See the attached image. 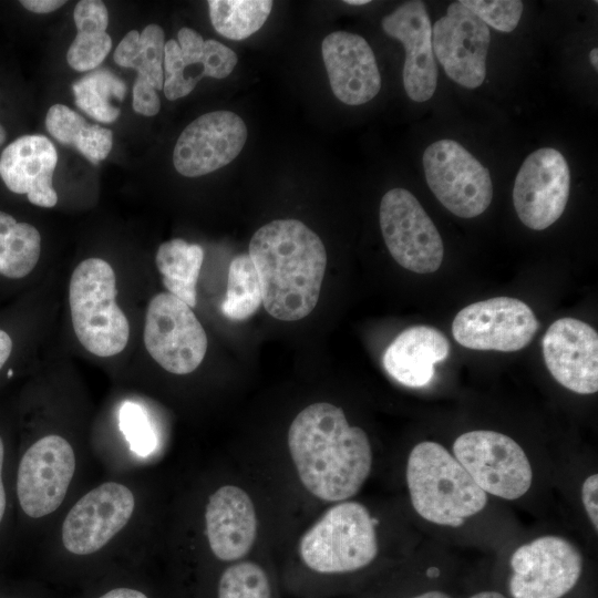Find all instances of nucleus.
Here are the masks:
<instances>
[{
	"label": "nucleus",
	"mask_w": 598,
	"mask_h": 598,
	"mask_svg": "<svg viewBox=\"0 0 598 598\" xmlns=\"http://www.w3.org/2000/svg\"><path fill=\"white\" fill-rule=\"evenodd\" d=\"M164 48L163 29L151 23L141 33L136 30L128 31L116 47L113 59L120 66L136 70L156 91L163 90Z\"/></svg>",
	"instance_id": "26"
},
{
	"label": "nucleus",
	"mask_w": 598,
	"mask_h": 598,
	"mask_svg": "<svg viewBox=\"0 0 598 598\" xmlns=\"http://www.w3.org/2000/svg\"><path fill=\"white\" fill-rule=\"evenodd\" d=\"M133 109L144 116H154L159 112L161 101L157 91L142 75L136 76L133 85Z\"/></svg>",
	"instance_id": "36"
},
{
	"label": "nucleus",
	"mask_w": 598,
	"mask_h": 598,
	"mask_svg": "<svg viewBox=\"0 0 598 598\" xmlns=\"http://www.w3.org/2000/svg\"><path fill=\"white\" fill-rule=\"evenodd\" d=\"M40 252L38 229L0 210V274L11 279L25 277L38 264Z\"/></svg>",
	"instance_id": "27"
},
{
	"label": "nucleus",
	"mask_w": 598,
	"mask_h": 598,
	"mask_svg": "<svg viewBox=\"0 0 598 598\" xmlns=\"http://www.w3.org/2000/svg\"><path fill=\"white\" fill-rule=\"evenodd\" d=\"M377 520L359 502H338L302 535L299 554L307 567L322 574L361 569L378 554Z\"/></svg>",
	"instance_id": "5"
},
{
	"label": "nucleus",
	"mask_w": 598,
	"mask_h": 598,
	"mask_svg": "<svg viewBox=\"0 0 598 598\" xmlns=\"http://www.w3.org/2000/svg\"><path fill=\"white\" fill-rule=\"evenodd\" d=\"M272 4L270 0H209V18L220 35L240 41L264 25Z\"/></svg>",
	"instance_id": "29"
},
{
	"label": "nucleus",
	"mask_w": 598,
	"mask_h": 598,
	"mask_svg": "<svg viewBox=\"0 0 598 598\" xmlns=\"http://www.w3.org/2000/svg\"><path fill=\"white\" fill-rule=\"evenodd\" d=\"M589 60H590L591 65L595 68V70H597L598 69V50H597V48H594L590 51Z\"/></svg>",
	"instance_id": "44"
},
{
	"label": "nucleus",
	"mask_w": 598,
	"mask_h": 598,
	"mask_svg": "<svg viewBox=\"0 0 598 598\" xmlns=\"http://www.w3.org/2000/svg\"><path fill=\"white\" fill-rule=\"evenodd\" d=\"M321 52L331 90L339 101L361 105L379 93L381 75L377 60L362 37L334 31L323 39Z\"/></svg>",
	"instance_id": "20"
},
{
	"label": "nucleus",
	"mask_w": 598,
	"mask_h": 598,
	"mask_svg": "<svg viewBox=\"0 0 598 598\" xmlns=\"http://www.w3.org/2000/svg\"><path fill=\"white\" fill-rule=\"evenodd\" d=\"M144 344L163 369L188 374L202 363L208 341L192 308L169 292H159L146 310Z\"/></svg>",
	"instance_id": "9"
},
{
	"label": "nucleus",
	"mask_w": 598,
	"mask_h": 598,
	"mask_svg": "<svg viewBox=\"0 0 598 598\" xmlns=\"http://www.w3.org/2000/svg\"><path fill=\"white\" fill-rule=\"evenodd\" d=\"M76 106L92 118L112 123L120 116V109L112 105L115 97L122 101L125 83L107 69H99L75 81L72 85Z\"/></svg>",
	"instance_id": "28"
},
{
	"label": "nucleus",
	"mask_w": 598,
	"mask_h": 598,
	"mask_svg": "<svg viewBox=\"0 0 598 598\" xmlns=\"http://www.w3.org/2000/svg\"><path fill=\"white\" fill-rule=\"evenodd\" d=\"M135 506L133 493L107 482L82 496L62 525V542L75 555H90L104 547L130 520Z\"/></svg>",
	"instance_id": "15"
},
{
	"label": "nucleus",
	"mask_w": 598,
	"mask_h": 598,
	"mask_svg": "<svg viewBox=\"0 0 598 598\" xmlns=\"http://www.w3.org/2000/svg\"><path fill=\"white\" fill-rule=\"evenodd\" d=\"M423 168L430 189L452 214L473 218L488 208L493 198L489 172L456 141L444 138L427 146Z\"/></svg>",
	"instance_id": "6"
},
{
	"label": "nucleus",
	"mask_w": 598,
	"mask_h": 598,
	"mask_svg": "<svg viewBox=\"0 0 598 598\" xmlns=\"http://www.w3.org/2000/svg\"><path fill=\"white\" fill-rule=\"evenodd\" d=\"M543 355L553 378L578 394L598 390V334L575 318L554 321L543 337Z\"/></svg>",
	"instance_id": "17"
},
{
	"label": "nucleus",
	"mask_w": 598,
	"mask_h": 598,
	"mask_svg": "<svg viewBox=\"0 0 598 598\" xmlns=\"http://www.w3.org/2000/svg\"><path fill=\"white\" fill-rule=\"evenodd\" d=\"M570 187L564 155L543 147L523 162L513 187V204L520 221L534 230L551 226L563 215Z\"/></svg>",
	"instance_id": "12"
},
{
	"label": "nucleus",
	"mask_w": 598,
	"mask_h": 598,
	"mask_svg": "<svg viewBox=\"0 0 598 598\" xmlns=\"http://www.w3.org/2000/svg\"><path fill=\"white\" fill-rule=\"evenodd\" d=\"M6 137H7V133L3 126L0 124V146L4 143Z\"/></svg>",
	"instance_id": "46"
},
{
	"label": "nucleus",
	"mask_w": 598,
	"mask_h": 598,
	"mask_svg": "<svg viewBox=\"0 0 598 598\" xmlns=\"http://www.w3.org/2000/svg\"><path fill=\"white\" fill-rule=\"evenodd\" d=\"M203 259V248L182 238L161 244L155 256L164 287L190 308L196 306V283Z\"/></svg>",
	"instance_id": "24"
},
{
	"label": "nucleus",
	"mask_w": 598,
	"mask_h": 598,
	"mask_svg": "<svg viewBox=\"0 0 598 598\" xmlns=\"http://www.w3.org/2000/svg\"><path fill=\"white\" fill-rule=\"evenodd\" d=\"M412 598H451L448 595L442 591H427Z\"/></svg>",
	"instance_id": "42"
},
{
	"label": "nucleus",
	"mask_w": 598,
	"mask_h": 598,
	"mask_svg": "<svg viewBox=\"0 0 598 598\" xmlns=\"http://www.w3.org/2000/svg\"><path fill=\"white\" fill-rule=\"evenodd\" d=\"M11 374H12V371H9V372H8V375L10 377Z\"/></svg>",
	"instance_id": "47"
},
{
	"label": "nucleus",
	"mask_w": 598,
	"mask_h": 598,
	"mask_svg": "<svg viewBox=\"0 0 598 598\" xmlns=\"http://www.w3.org/2000/svg\"><path fill=\"white\" fill-rule=\"evenodd\" d=\"M381 25L385 34L399 40L405 50L403 85L415 102L430 100L436 89L437 66L432 48V25L425 4L406 1L385 16Z\"/></svg>",
	"instance_id": "18"
},
{
	"label": "nucleus",
	"mask_w": 598,
	"mask_h": 598,
	"mask_svg": "<svg viewBox=\"0 0 598 598\" xmlns=\"http://www.w3.org/2000/svg\"><path fill=\"white\" fill-rule=\"evenodd\" d=\"M598 475L588 476L581 486V499L591 524L598 529Z\"/></svg>",
	"instance_id": "37"
},
{
	"label": "nucleus",
	"mask_w": 598,
	"mask_h": 598,
	"mask_svg": "<svg viewBox=\"0 0 598 598\" xmlns=\"http://www.w3.org/2000/svg\"><path fill=\"white\" fill-rule=\"evenodd\" d=\"M206 536L216 558L234 561L246 556L257 536V516L249 495L236 485H224L208 498Z\"/></svg>",
	"instance_id": "21"
},
{
	"label": "nucleus",
	"mask_w": 598,
	"mask_h": 598,
	"mask_svg": "<svg viewBox=\"0 0 598 598\" xmlns=\"http://www.w3.org/2000/svg\"><path fill=\"white\" fill-rule=\"evenodd\" d=\"M75 471L70 443L60 435H47L22 456L17 478L21 508L33 518L53 513L63 502Z\"/></svg>",
	"instance_id": "13"
},
{
	"label": "nucleus",
	"mask_w": 598,
	"mask_h": 598,
	"mask_svg": "<svg viewBox=\"0 0 598 598\" xmlns=\"http://www.w3.org/2000/svg\"><path fill=\"white\" fill-rule=\"evenodd\" d=\"M288 448L301 484L326 502L354 496L370 475L367 433L351 426L341 408L318 402L301 410L288 430Z\"/></svg>",
	"instance_id": "1"
},
{
	"label": "nucleus",
	"mask_w": 598,
	"mask_h": 598,
	"mask_svg": "<svg viewBox=\"0 0 598 598\" xmlns=\"http://www.w3.org/2000/svg\"><path fill=\"white\" fill-rule=\"evenodd\" d=\"M369 0H346L344 3L351 4V6H363L369 3Z\"/></svg>",
	"instance_id": "45"
},
{
	"label": "nucleus",
	"mask_w": 598,
	"mask_h": 598,
	"mask_svg": "<svg viewBox=\"0 0 598 598\" xmlns=\"http://www.w3.org/2000/svg\"><path fill=\"white\" fill-rule=\"evenodd\" d=\"M22 7H24L27 10L34 12V13H50L59 8H61L63 4H65L64 0H22L20 1Z\"/></svg>",
	"instance_id": "38"
},
{
	"label": "nucleus",
	"mask_w": 598,
	"mask_h": 598,
	"mask_svg": "<svg viewBox=\"0 0 598 598\" xmlns=\"http://www.w3.org/2000/svg\"><path fill=\"white\" fill-rule=\"evenodd\" d=\"M218 598H271L268 576L254 561L234 564L219 579Z\"/></svg>",
	"instance_id": "31"
},
{
	"label": "nucleus",
	"mask_w": 598,
	"mask_h": 598,
	"mask_svg": "<svg viewBox=\"0 0 598 598\" xmlns=\"http://www.w3.org/2000/svg\"><path fill=\"white\" fill-rule=\"evenodd\" d=\"M539 321L517 298L495 297L461 309L452 322V333L462 347L481 351H518L528 346Z\"/></svg>",
	"instance_id": "10"
},
{
	"label": "nucleus",
	"mask_w": 598,
	"mask_h": 598,
	"mask_svg": "<svg viewBox=\"0 0 598 598\" xmlns=\"http://www.w3.org/2000/svg\"><path fill=\"white\" fill-rule=\"evenodd\" d=\"M247 141V127L230 111H214L194 120L181 133L173 152L176 171L198 177L233 162Z\"/></svg>",
	"instance_id": "16"
},
{
	"label": "nucleus",
	"mask_w": 598,
	"mask_h": 598,
	"mask_svg": "<svg viewBox=\"0 0 598 598\" xmlns=\"http://www.w3.org/2000/svg\"><path fill=\"white\" fill-rule=\"evenodd\" d=\"M248 255L270 316L297 321L310 315L327 266L324 245L313 230L298 219L272 220L252 235Z\"/></svg>",
	"instance_id": "2"
},
{
	"label": "nucleus",
	"mask_w": 598,
	"mask_h": 598,
	"mask_svg": "<svg viewBox=\"0 0 598 598\" xmlns=\"http://www.w3.org/2000/svg\"><path fill=\"white\" fill-rule=\"evenodd\" d=\"M3 458H4V447H3L2 440L0 437V522L2 520L4 511H6V503H7L4 485L2 482Z\"/></svg>",
	"instance_id": "41"
},
{
	"label": "nucleus",
	"mask_w": 598,
	"mask_h": 598,
	"mask_svg": "<svg viewBox=\"0 0 598 598\" xmlns=\"http://www.w3.org/2000/svg\"><path fill=\"white\" fill-rule=\"evenodd\" d=\"M448 339L436 328L413 326L396 336L383 353L382 363L390 377L409 388L427 385L434 365L450 353Z\"/></svg>",
	"instance_id": "23"
},
{
	"label": "nucleus",
	"mask_w": 598,
	"mask_h": 598,
	"mask_svg": "<svg viewBox=\"0 0 598 598\" xmlns=\"http://www.w3.org/2000/svg\"><path fill=\"white\" fill-rule=\"evenodd\" d=\"M453 453L486 494L516 499L532 485L533 471L527 455L517 442L503 433L466 432L455 440Z\"/></svg>",
	"instance_id": "7"
},
{
	"label": "nucleus",
	"mask_w": 598,
	"mask_h": 598,
	"mask_svg": "<svg viewBox=\"0 0 598 598\" xmlns=\"http://www.w3.org/2000/svg\"><path fill=\"white\" fill-rule=\"evenodd\" d=\"M470 598H505V597L497 591H482V592L473 595Z\"/></svg>",
	"instance_id": "43"
},
{
	"label": "nucleus",
	"mask_w": 598,
	"mask_h": 598,
	"mask_svg": "<svg viewBox=\"0 0 598 598\" xmlns=\"http://www.w3.org/2000/svg\"><path fill=\"white\" fill-rule=\"evenodd\" d=\"M73 18L78 31L105 32L109 24V12L99 0H81L76 3Z\"/></svg>",
	"instance_id": "35"
},
{
	"label": "nucleus",
	"mask_w": 598,
	"mask_h": 598,
	"mask_svg": "<svg viewBox=\"0 0 598 598\" xmlns=\"http://www.w3.org/2000/svg\"><path fill=\"white\" fill-rule=\"evenodd\" d=\"M487 27L501 32L513 31L522 17L523 2L519 0H461Z\"/></svg>",
	"instance_id": "34"
},
{
	"label": "nucleus",
	"mask_w": 598,
	"mask_h": 598,
	"mask_svg": "<svg viewBox=\"0 0 598 598\" xmlns=\"http://www.w3.org/2000/svg\"><path fill=\"white\" fill-rule=\"evenodd\" d=\"M12 351V340L10 336L0 329V370L6 364Z\"/></svg>",
	"instance_id": "39"
},
{
	"label": "nucleus",
	"mask_w": 598,
	"mask_h": 598,
	"mask_svg": "<svg viewBox=\"0 0 598 598\" xmlns=\"http://www.w3.org/2000/svg\"><path fill=\"white\" fill-rule=\"evenodd\" d=\"M118 426L132 452L147 456L156 447V434L146 411L137 403L125 401L118 411Z\"/></svg>",
	"instance_id": "32"
},
{
	"label": "nucleus",
	"mask_w": 598,
	"mask_h": 598,
	"mask_svg": "<svg viewBox=\"0 0 598 598\" xmlns=\"http://www.w3.org/2000/svg\"><path fill=\"white\" fill-rule=\"evenodd\" d=\"M100 598H147L143 592L130 588L113 589Z\"/></svg>",
	"instance_id": "40"
},
{
	"label": "nucleus",
	"mask_w": 598,
	"mask_h": 598,
	"mask_svg": "<svg viewBox=\"0 0 598 598\" xmlns=\"http://www.w3.org/2000/svg\"><path fill=\"white\" fill-rule=\"evenodd\" d=\"M45 126L59 143L75 147L93 164L105 159L112 150L111 130L87 123L79 113L63 104H54L49 109Z\"/></svg>",
	"instance_id": "25"
},
{
	"label": "nucleus",
	"mask_w": 598,
	"mask_h": 598,
	"mask_svg": "<svg viewBox=\"0 0 598 598\" xmlns=\"http://www.w3.org/2000/svg\"><path fill=\"white\" fill-rule=\"evenodd\" d=\"M116 295V276L109 262L89 258L75 267L69 286L72 326L80 343L94 355L112 357L127 344L130 324Z\"/></svg>",
	"instance_id": "4"
},
{
	"label": "nucleus",
	"mask_w": 598,
	"mask_h": 598,
	"mask_svg": "<svg viewBox=\"0 0 598 598\" xmlns=\"http://www.w3.org/2000/svg\"><path fill=\"white\" fill-rule=\"evenodd\" d=\"M58 153L44 135H23L10 143L0 156V177L16 194H27L35 206L49 208L58 202L52 177Z\"/></svg>",
	"instance_id": "22"
},
{
	"label": "nucleus",
	"mask_w": 598,
	"mask_h": 598,
	"mask_svg": "<svg viewBox=\"0 0 598 598\" xmlns=\"http://www.w3.org/2000/svg\"><path fill=\"white\" fill-rule=\"evenodd\" d=\"M406 484L415 512L424 519L457 527L480 513L487 495L441 444H416L406 463Z\"/></svg>",
	"instance_id": "3"
},
{
	"label": "nucleus",
	"mask_w": 598,
	"mask_h": 598,
	"mask_svg": "<svg viewBox=\"0 0 598 598\" xmlns=\"http://www.w3.org/2000/svg\"><path fill=\"white\" fill-rule=\"evenodd\" d=\"M238 62L236 53L216 40H204L190 28H182L177 40H168L164 48L163 90L167 100L175 101L188 95L202 80L196 64L205 76L224 79Z\"/></svg>",
	"instance_id": "19"
},
{
	"label": "nucleus",
	"mask_w": 598,
	"mask_h": 598,
	"mask_svg": "<svg viewBox=\"0 0 598 598\" xmlns=\"http://www.w3.org/2000/svg\"><path fill=\"white\" fill-rule=\"evenodd\" d=\"M511 567L513 598H561L576 586L582 557L567 539L547 535L518 547Z\"/></svg>",
	"instance_id": "11"
},
{
	"label": "nucleus",
	"mask_w": 598,
	"mask_h": 598,
	"mask_svg": "<svg viewBox=\"0 0 598 598\" xmlns=\"http://www.w3.org/2000/svg\"><path fill=\"white\" fill-rule=\"evenodd\" d=\"M262 295L259 276L248 254L236 256L228 269L227 290L220 309L235 321L246 320L261 306Z\"/></svg>",
	"instance_id": "30"
},
{
	"label": "nucleus",
	"mask_w": 598,
	"mask_h": 598,
	"mask_svg": "<svg viewBox=\"0 0 598 598\" xmlns=\"http://www.w3.org/2000/svg\"><path fill=\"white\" fill-rule=\"evenodd\" d=\"M111 48L112 40L106 32L78 31L66 52V61L75 71H90L104 61Z\"/></svg>",
	"instance_id": "33"
},
{
	"label": "nucleus",
	"mask_w": 598,
	"mask_h": 598,
	"mask_svg": "<svg viewBox=\"0 0 598 598\" xmlns=\"http://www.w3.org/2000/svg\"><path fill=\"white\" fill-rule=\"evenodd\" d=\"M491 41L488 27L461 1L432 27V48L446 75L466 89L485 80Z\"/></svg>",
	"instance_id": "14"
},
{
	"label": "nucleus",
	"mask_w": 598,
	"mask_h": 598,
	"mask_svg": "<svg viewBox=\"0 0 598 598\" xmlns=\"http://www.w3.org/2000/svg\"><path fill=\"white\" fill-rule=\"evenodd\" d=\"M379 216L386 248L400 266L417 274L440 268L444 256L441 235L411 192L388 190L381 199Z\"/></svg>",
	"instance_id": "8"
}]
</instances>
